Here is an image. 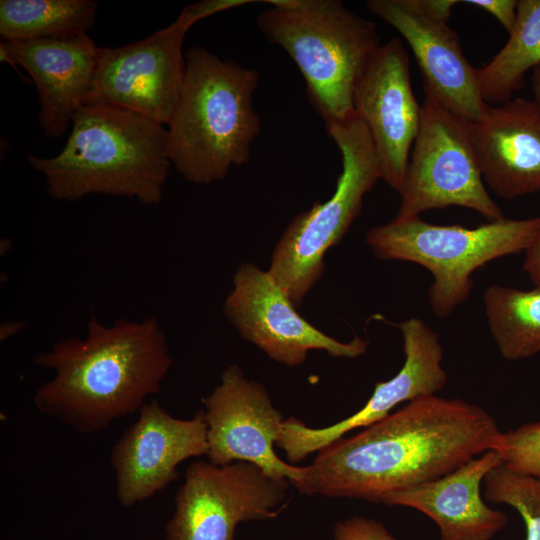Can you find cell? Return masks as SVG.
I'll return each instance as SVG.
<instances>
[{
    "instance_id": "cell-8",
    "label": "cell",
    "mask_w": 540,
    "mask_h": 540,
    "mask_svg": "<svg viewBox=\"0 0 540 540\" xmlns=\"http://www.w3.org/2000/svg\"><path fill=\"white\" fill-rule=\"evenodd\" d=\"M422 117L414 140L396 219L448 206L466 207L488 221L504 218L489 196L470 137L468 122L424 91Z\"/></svg>"
},
{
    "instance_id": "cell-6",
    "label": "cell",
    "mask_w": 540,
    "mask_h": 540,
    "mask_svg": "<svg viewBox=\"0 0 540 540\" xmlns=\"http://www.w3.org/2000/svg\"><path fill=\"white\" fill-rule=\"evenodd\" d=\"M540 230V217L502 218L475 228L435 225L420 216L372 227L366 242L380 260L413 262L433 276L428 290L431 311L446 318L470 296L472 274L486 263L529 247Z\"/></svg>"
},
{
    "instance_id": "cell-11",
    "label": "cell",
    "mask_w": 540,
    "mask_h": 540,
    "mask_svg": "<svg viewBox=\"0 0 540 540\" xmlns=\"http://www.w3.org/2000/svg\"><path fill=\"white\" fill-rule=\"evenodd\" d=\"M189 29L177 18L140 41L100 47L86 104L118 106L167 126L183 87Z\"/></svg>"
},
{
    "instance_id": "cell-2",
    "label": "cell",
    "mask_w": 540,
    "mask_h": 540,
    "mask_svg": "<svg viewBox=\"0 0 540 540\" xmlns=\"http://www.w3.org/2000/svg\"><path fill=\"white\" fill-rule=\"evenodd\" d=\"M87 328L85 339L67 338L34 357L35 365L55 372L37 388L34 404L92 434L139 411L148 396L160 391L172 359L156 317L118 319L107 326L92 314Z\"/></svg>"
},
{
    "instance_id": "cell-18",
    "label": "cell",
    "mask_w": 540,
    "mask_h": 540,
    "mask_svg": "<svg viewBox=\"0 0 540 540\" xmlns=\"http://www.w3.org/2000/svg\"><path fill=\"white\" fill-rule=\"evenodd\" d=\"M483 179L499 197L540 190V105L517 97L468 123Z\"/></svg>"
},
{
    "instance_id": "cell-28",
    "label": "cell",
    "mask_w": 540,
    "mask_h": 540,
    "mask_svg": "<svg viewBox=\"0 0 540 540\" xmlns=\"http://www.w3.org/2000/svg\"><path fill=\"white\" fill-rule=\"evenodd\" d=\"M523 270L536 288H540V230L525 250Z\"/></svg>"
},
{
    "instance_id": "cell-4",
    "label": "cell",
    "mask_w": 540,
    "mask_h": 540,
    "mask_svg": "<svg viewBox=\"0 0 540 540\" xmlns=\"http://www.w3.org/2000/svg\"><path fill=\"white\" fill-rule=\"evenodd\" d=\"M178 104L166 126L169 158L189 182L221 181L246 164L261 132L254 108L259 73L200 45L185 52Z\"/></svg>"
},
{
    "instance_id": "cell-17",
    "label": "cell",
    "mask_w": 540,
    "mask_h": 540,
    "mask_svg": "<svg viewBox=\"0 0 540 540\" xmlns=\"http://www.w3.org/2000/svg\"><path fill=\"white\" fill-rule=\"evenodd\" d=\"M99 51L87 33L1 42V60L24 68L34 82L40 103L39 125L47 138L62 136L86 104Z\"/></svg>"
},
{
    "instance_id": "cell-1",
    "label": "cell",
    "mask_w": 540,
    "mask_h": 540,
    "mask_svg": "<svg viewBox=\"0 0 540 540\" xmlns=\"http://www.w3.org/2000/svg\"><path fill=\"white\" fill-rule=\"evenodd\" d=\"M501 434L478 405L422 396L319 450L296 488L306 495L384 503L494 450Z\"/></svg>"
},
{
    "instance_id": "cell-24",
    "label": "cell",
    "mask_w": 540,
    "mask_h": 540,
    "mask_svg": "<svg viewBox=\"0 0 540 540\" xmlns=\"http://www.w3.org/2000/svg\"><path fill=\"white\" fill-rule=\"evenodd\" d=\"M494 450L508 469L540 478V421L502 432Z\"/></svg>"
},
{
    "instance_id": "cell-13",
    "label": "cell",
    "mask_w": 540,
    "mask_h": 540,
    "mask_svg": "<svg viewBox=\"0 0 540 540\" xmlns=\"http://www.w3.org/2000/svg\"><path fill=\"white\" fill-rule=\"evenodd\" d=\"M202 403L211 464L249 462L269 476L289 480L295 488L301 483L304 466L289 464L274 451L283 418L263 384L248 379L238 365H230Z\"/></svg>"
},
{
    "instance_id": "cell-22",
    "label": "cell",
    "mask_w": 540,
    "mask_h": 540,
    "mask_svg": "<svg viewBox=\"0 0 540 540\" xmlns=\"http://www.w3.org/2000/svg\"><path fill=\"white\" fill-rule=\"evenodd\" d=\"M490 333L503 358H529L540 352V288L489 286L483 296Z\"/></svg>"
},
{
    "instance_id": "cell-26",
    "label": "cell",
    "mask_w": 540,
    "mask_h": 540,
    "mask_svg": "<svg viewBox=\"0 0 540 540\" xmlns=\"http://www.w3.org/2000/svg\"><path fill=\"white\" fill-rule=\"evenodd\" d=\"M252 0H202L190 5H186L180 12L178 18L188 27H192L196 22L216 13L236 8Z\"/></svg>"
},
{
    "instance_id": "cell-19",
    "label": "cell",
    "mask_w": 540,
    "mask_h": 540,
    "mask_svg": "<svg viewBox=\"0 0 540 540\" xmlns=\"http://www.w3.org/2000/svg\"><path fill=\"white\" fill-rule=\"evenodd\" d=\"M503 464L489 450L435 480L400 491L383 504L418 510L439 527V540H491L507 524V516L490 508L481 496V483Z\"/></svg>"
},
{
    "instance_id": "cell-15",
    "label": "cell",
    "mask_w": 540,
    "mask_h": 540,
    "mask_svg": "<svg viewBox=\"0 0 540 540\" xmlns=\"http://www.w3.org/2000/svg\"><path fill=\"white\" fill-rule=\"evenodd\" d=\"M353 107L372 138L381 179L400 193L422 107L413 93L408 54L398 37L381 44L358 78Z\"/></svg>"
},
{
    "instance_id": "cell-7",
    "label": "cell",
    "mask_w": 540,
    "mask_h": 540,
    "mask_svg": "<svg viewBox=\"0 0 540 540\" xmlns=\"http://www.w3.org/2000/svg\"><path fill=\"white\" fill-rule=\"evenodd\" d=\"M326 129L342 158L335 191L294 217L276 243L267 270L296 307L321 278L326 252L341 241L365 194L381 179L372 138L355 113Z\"/></svg>"
},
{
    "instance_id": "cell-23",
    "label": "cell",
    "mask_w": 540,
    "mask_h": 540,
    "mask_svg": "<svg viewBox=\"0 0 540 540\" xmlns=\"http://www.w3.org/2000/svg\"><path fill=\"white\" fill-rule=\"evenodd\" d=\"M484 499L513 507L521 515L525 540H540V478L517 473L501 464L484 479Z\"/></svg>"
},
{
    "instance_id": "cell-20",
    "label": "cell",
    "mask_w": 540,
    "mask_h": 540,
    "mask_svg": "<svg viewBox=\"0 0 540 540\" xmlns=\"http://www.w3.org/2000/svg\"><path fill=\"white\" fill-rule=\"evenodd\" d=\"M540 66V0H520L509 39L479 69V89L488 105L503 104L525 84L529 70Z\"/></svg>"
},
{
    "instance_id": "cell-14",
    "label": "cell",
    "mask_w": 540,
    "mask_h": 540,
    "mask_svg": "<svg viewBox=\"0 0 540 540\" xmlns=\"http://www.w3.org/2000/svg\"><path fill=\"white\" fill-rule=\"evenodd\" d=\"M398 327L403 336L404 364L394 377L375 384L371 397L360 410L323 428L308 427L293 417L283 420L276 445L285 452L289 463H298L346 433L382 420L403 402L436 395L445 387L448 377L442 366L443 348L438 334L415 317Z\"/></svg>"
},
{
    "instance_id": "cell-29",
    "label": "cell",
    "mask_w": 540,
    "mask_h": 540,
    "mask_svg": "<svg viewBox=\"0 0 540 540\" xmlns=\"http://www.w3.org/2000/svg\"><path fill=\"white\" fill-rule=\"evenodd\" d=\"M531 83L535 97L534 100H536L540 105V66L532 70Z\"/></svg>"
},
{
    "instance_id": "cell-21",
    "label": "cell",
    "mask_w": 540,
    "mask_h": 540,
    "mask_svg": "<svg viewBox=\"0 0 540 540\" xmlns=\"http://www.w3.org/2000/svg\"><path fill=\"white\" fill-rule=\"evenodd\" d=\"M94 0H1L2 41L54 39L87 33L97 20Z\"/></svg>"
},
{
    "instance_id": "cell-25",
    "label": "cell",
    "mask_w": 540,
    "mask_h": 540,
    "mask_svg": "<svg viewBox=\"0 0 540 540\" xmlns=\"http://www.w3.org/2000/svg\"><path fill=\"white\" fill-rule=\"evenodd\" d=\"M334 540H398L385 526L363 517H352L338 522L334 527Z\"/></svg>"
},
{
    "instance_id": "cell-9",
    "label": "cell",
    "mask_w": 540,
    "mask_h": 540,
    "mask_svg": "<svg viewBox=\"0 0 540 540\" xmlns=\"http://www.w3.org/2000/svg\"><path fill=\"white\" fill-rule=\"evenodd\" d=\"M290 485L249 462H193L175 495L166 540H234L238 523L276 517Z\"/></svg>"
},
{
    "instance_id": "cell-16",
    "label": "cell",
    "mask_w": 540,
    "mask_h": 540,
    "mask_svg": "<svg viewBox=\"0 0 540 540\" xmlns=\"http://www.w3.org/2000/svg\"><path fill=\"white\" fill-rule=\"evenodd\" d=\"M207 453L203 410L178 419L158 400L146 402L111 451L118 501L132 507L151 498L176 480L181 462Z\"/></svg>"
},
{
    "instance_id": "cell-12",
    "label": "cell",
    "mask_w": 540,
    "mask_h": 540,
    "mask_svg": "<svg viewBox=\"0 0 540 540\" xmlns=\"http://www.w3.org/2000/svg\"><path fill=\"white\" fill-rule=\"evenodd\" d=\"M223 310L244 340L289 367L302 365L311 350L334 358H356L368 347L359 336L341 342L314 327L297 312L270 273L252 263H243L235 272Z\"/></svg>"
},
{
    "instance_id": "cell-3",
    "label": "cell",
    "mask_w": 540,
    "mask_h": 540,
    "mask_svg": "<svg viewBox=\"0 0 540 540\" xmlns=\"http://www.w3.org/2000/svg\"><path fill=\"white\" fill-rule=\"evenodd\" d=\"M52 199L77 201L91 194L136 198L157 205L171 161L164 125L125 108L85 104L70 135L52 157L29 154Z\"/></svg>"
},
{
    "instance_id": "cell-30",
    "label": "cell",
    "mask_w": 540,
    "mask_h": 540,
    "mask_svg": "<svg viewBox=\"0 0 540 540\" xmlns=\"http://www.w3.org/2000/svg\"><path fill=\"white\" fill-rule=\"evenodd\" d=\"M145 540H151V539H145Z\"/></svg>"
},
{
    "instance_id": "cell-5",
    "label": "cell",
    "mask_w": 540,
    "mask_h": 540,
    "mask_svg": "<svg viewBox=\"0 0 540 540\" xmlns=\"http://www.w3.org/2000/svg\"><path fill=\"white\" fill-rule=\"evenodd\" d=\"M259 30L295 62L325 127L354 114L356 82L381 43L375 22L339 0H266Z\"/></svg>"
},
{
    "instance_id": "cell-27",
    "label": "cell",
    "mask_w": 540,
    "mask_h": 540,
    "mask_svg": "<svg viewBox=\"0 0 540 540\" xmlns=\"http://www.w3.org/2000/svg\"><path fill=\"white\" fill-rule=\"evenodd\" d=\"M463 3L478 6L492 14L510 33L516 20L518 1L516 0H467Z\"/></svg>"
},
{
    "instance_id": "cell-10",
    "label": "cell",
    "mask_w": 540,
    "mask_h": 540,
    "mask_svg": "<svg viewBox=\"0 0 540 540\" xmlns=\"http://www.w3.org/2000/svg\"><path fill=\"white\" fill-rule=\"evenodd\" d=\"M455 0H368L367 9L394 27L413 51L423 90L468 123L490 109L479 89V69L465 57L458 34L448 25Z\"/></svg>"
}]
</instances>
